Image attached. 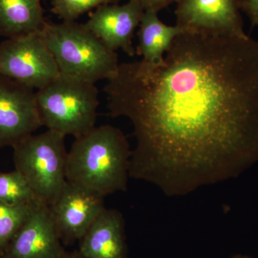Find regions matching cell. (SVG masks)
<instances>
[{
    "mask_svg": "<svg viewBox=\"0 0 258 258\" xmlns=\"http://www.w3.org/2000/svg\"><path fill=\"white\" fill-rule=\"evenodd\" d=\"M62 134L47 129L15 145V170L25 178L39 201L50 206L67 182L68 152Z\"/></svg>",
    "mask_w": 258,
    "mask_h": 258,
    "instance_id": "5b68a950",
    "label": "cell"
},
{
    "mask_svg": "<svg viewBox=\"0 0 258 258\" xmlns=\"http://www.w3.org/2000/svg\"><path fill=\"white\" fill-rule=\"evenodd\" d=\"M144 12L134 0H128L123 5H103L97 8L83 25L110 50L116 52L120 49L133 57L136 53L134 32Z\"/></svg>",
    "mask_w": 258,
    "mask_h": 258,
    "instance_id": "30bf717a",
    "label": "cell"
},
{
    "mask_svg": "<svg viewBox=\"0 0 258 258\" xmlns=\"http://www.w3.org/2000/svg\"><path fill=\"white\" fill-rule=\"evenodd\" d=\"M107 81L110 115L134 127L130 177L184 196L258 160V40L183 30Z\"/></svg>",
    "mask_w": 258,
    "mask_h": 258,
    "instance_id": "6da1fadb",
    "label": "cell"
},
{
    "mask_svg": "<svg viewBox=\"0 0 258 258\" xmlns=\"http://www.w3.org/2000/svg\"><path fill=\"white\" fill-rule=\"evenodd\" d=\"M120 0H51L52 12L64 22H74L81 15L103 5Z\"/></svg>",
    "mask_w": 258,
    "mask_h": 258,
    "instance_id": "e0dca14e",
    "label": "cell"
},
{
    "mask_svg": "<svg viewBox=\"0 0 258 258\" xmlns=\"http://www.w3.org/2000/svg\"><path fill=\"white\" fill-rule=\"evenodd\" d=\"M57 258H83L81 255H76L74 254H69L67 252H64L63 253L61 254L60 257Z\"/></svg>",
    "mask_w": 258,
    "mask_h": 258,
    "instance_id": "ffe728a7",
    "label": "cell"
},
{
    "mask_svg": "<svg viewBox=\"0 0 258 258\" xmlns=\"http://www.w3.org/2000/svg\"><path fill=\"white\" fill-rule=\"evenodd\" d=\"M0 202L10 205H25L40 201L25 178L15 170L0 172Z\"/></svg>",
    "mask_w": 258,
    "mask_h": 258,
    "instance_id": "2e32d148",
    "label": "cell"
},
{
    "mask_svg": "<svg viewBox=\"0 0 258 258\" xmlns=\"http://www.w3.org/2000/svg\"><path fill=\"white\" fill-rule=\"evenodd\" d=\"M232 258H249V257H246V256L239 255V256H236V257H232Z\"/></svg>",
    "mask_w": 258,
    "mask_h": 258,
    "instance_id": "44dd1931",
    "label": "cell"
},
{
    "mask_svg": "<svg viewBox=\"0 0 258 258\" xmlns=\"http://www.w3.org/2000/svg\"><path fill=\"white\" fill-rule=\"evenodd\" d=\"M0 75L37 91L60 73L41 31L0 43Z\"/></svg>",
    "mask_w": 258,
    "mask_h": 258,
    "instance_id": "8992f818",
    "label": "cell"
},
{
    "mask_svg": "<svg viewBox=\"0 0 258 258\" xmlns=\"http://www.w3.org/2000/svg\"><path fill=\"white\" fill-rule=\"evenodd\" d=\"M49 206L37 204L5 249V258H57L64 252Z\"/></svg>",
    "mask_w": 258,
    "mask_h": 258,
    "instance_id": "8fae6325",
    "label": "cell"
},
{
    "mask_svg": "<svg viewBox=\"0 0 258 258\" xmlns=\"http://www.w3.org/2000/svg\"><path fill=\"white\" fill-rule=\"evenodd\" d=\"M124 219L121 212L105 208L81 239L83 258H125Z\"/></svg>",
    "mask_w": 258,
    "mask_h": 258,
    "instance_id": "7c38bea8",
    "label": "cell"
},
{
    "mask_svg": "<svg viewBox=\"0 0 258 258\" xmlns=\"http://www.w3.org/2000/svg\"><path fill=\"white\" fill-rule=\"evenodd\" d=\"M0 258H5L3 256L0 255Z\"/></svg>",
    "mask_w": 258,
    "mask_h": 258,
    "instance_id": "7402d4cb",
    "label": "cell"
},
{
    "mask_svg": "<svg viewBox=\"0 0 258 258\" xmlns=\"http://www.w3.org/2000/svg\"><path fill=\"white\" fill-rule=\"evenodd\" d=\"M139 28L136 52L148 62L161 60L174 38L183 31L177 25L170 26L163 23L158 13L153 10L144 12Z\"/></svg>",
    "mask_w": 258,
    "mask_h": 258,
    "instance_id": "5bb4252c",
    "label": "cell"
},
{
    "mask_svg": "<svg viewBox=\"0 0 258 258\" xmlns=\"http://www.w3.org/2000/svg\"><path fill=\"white\" fill-rule=\"evenodd\" d=\"M42 125L74 138L96 127L99 92L94 83L60 74L36 91Z\"/></svg>",
    "mask_w": 258,
    "mask_h": 258,
    "instance_id": "277c9868",
    "label": "cell"
},
{
    "mask_svg": "<svg viewBox=\"0 0 258 258\" xmlns=\"http://www.w3.org/2000/svg\"><path fill=\"white\" fill-rule=\"evenodd\" d=\"M46 23L40 0H0V36L5 39L41 32Z\"/></svg>",
    "mask_w": 258,
    "mask_h": 258,
    "instance_id": "4fadbf2b",
    "label": "cell"
},
{
    "mask_svg": "<svg viewBox=\"0 0 258 258\" xmlns=\"http://www.w3.org/2000/svg\"><path fill=\"white\" fill-rule=\"evenodd\" d=\"M142 7L144 11L153 10L159 13L171 3H175L176 0H134Z\"/></svg>",
    "mask_w": 258,
    "mask_h": 258,
    "instance_id": "d6986e66",
    "label": "cell"
},
{
    "mask_svg": "<svg viewBox=\"0 0 258 258\" xmlns=\"http://www.w3.org/2000/svg\"><path fill=\"white\" fill-rule=\"evenodd\" d=\"M105 208L103 197L69 181L49 206L60 239L66 240H81Z\"/></svg>",
    "mask_w": 258,
    "mask_h": 258,
    "instance_id": "9c48e42d",
    "label": "cell"
},
{
    "mask_svg": "<svg viewBox=\"0 0 258 258\" xmlns=\"http://www.w3.org/2000/svg\"><path fill=\"white\" fill-rule=\"evenodd\" d=\"M42 34L60 74L94 84L116 74L120 64L118 54L83 24L47 22Z\"/></svg>",
    "mask_w": 258,
    "mask_h": 258,
    "instance_id": "3957f363",
    "label": "cell"
},
{
    "mask_svg": "<svg viewBox=\"0 0 258 258\" xmlns=\"http://www.w3.org/2000/svg\"><path fill=\"white\" fill-rule=\"evenodd\" d=\"M40 202L10 205L0 202V253H3L17 232Z\"/></svg>",
    "mask_w": 258,
    "mask_h": 258,
    "instance_id": "9a60e30c",
    "label": "cell"
},
{
    "mask_svg": "<svg viewBox=\"0 0 258 258\" xmlns=\"http://www.w3.org/2000/svg\"><path fill=\"white\" fill-rule=\"evenodd\" d=\"M241 11L245 13L251 26L258 27V0H240Z\"/></svg>",
    "mask_w": 258,
    "mask_h": 258,
    "instance_id": "ac0fdd59",
    "label": "cell"
},
{
    "mask_svg": "<svg viewBox=\"0 0 258 258\" xmlns=\"http://www.w3.org/2000/svg\"><path fill=\"white\" fill-rule=\"evenodd\" d=\"M0 255H1V253H0Z\"/></svg>",
    "mask_w": 258,
    "mask_h": 258,
    "instance_id": "603a6c76",
    "label": "cell"
},
{
    "mask_svg": "<svg viewBox=\"0 0 258 258\" xmlns=\"http://www.w3.org/2000/svg\"><path fill=\"white\" fill-rule=\"evenodd\" d=\"M43 126L36 91L0 75V147H14Z\"/></svg>",
    "mask_w": 258,
    "mask_h": 258,
    "instance_id": "52a82bcc",
    "label": "cell"
},
{
    "mask_svg": "<svg viewBox=\"0 0 258 258\" xmlns=\"http://www.w3.org/2000/svg\"><path fill=\"white\" fill-rule=\"evenodd\" d=\"M132 151L124 134L102 125L75 139L68 152L66 179L105 197L128 189Z\"/></svg>",
    "mask_w": 258,
    "mask_h": 258,
    "instance_id": "7a4b0ae2",
    "label": "cell"
},
{
    "mask_svg": "<svg viewBox=\"0 0 258 258\" xmlns=\"http://www.w3.org/2000/svg\"><path fill=\"white\" fill-rule=\"evenodd\" d=\"M176 25L197 30L244 36L240 0H176Z\"/></svg>",
    "mask_w": 258,
    "mask_h": 258,
    "instance_id": "ba28073f",
    "label": "cell"
}]
</instances>
